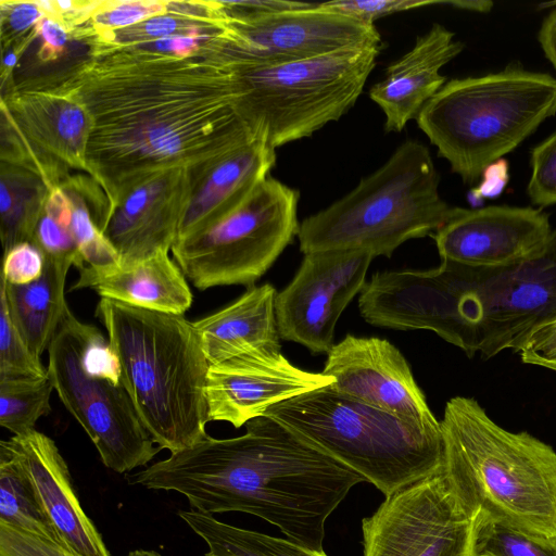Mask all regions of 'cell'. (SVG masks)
<instances>
[{
    "label": "cell",
    "mask_w": 556,
    "mask_h": 556,
    "mask_svg": "<svg viewBox=\"0 0 556 556\" xmlns=\"http://www.w3.org/2000/svg\"><path fill=\"white\" fill-rule=\"evenodd\" d=\"M300 193L269 175L233 212L177 241L172 253L187 280L204 291L252 287L298 236Z\"/></svg>",
    "instance_id": "cell-10"
},
{
    "label": "cell",
    "mask_w": 556,
    "mask_h": 556,
    "mask_svg": "<svg viewBox=\"0 0 556 556\" xmlns=\"http://www.w3.org/2000/svg\"><path fill=\"white\" fill-rule=\"evenodd\" d=\"M191 192L189 170L173 168L148 178L121 200L103 235L122 263L172 250Z\"/></svg>",
    "instance_id": "cell-19"
},
{
    "label": "cell",
    "mask_w": 556,
    "mask_h": 556,
    "mask_svg": "<svg viewBox=\"0 0 556 556\" xmlns=\"http://www.w3.org/2000/svg\"><path fill=\"white\" fill-rule=\"evenodd\" d=\"M230 439L207 435L128 476L130 484L175 491L203 514L239 511L288 540L325 553L329 516L364 478L267 416Z\"/></svg>",
    "instance_id": "cell-2"
},
{
    "label": "cell",
    "mask_w": 556,
    "mask_h": 556,
    "mask_svg": "<svg viewBox=\"0 0 556 556\" xmlns=\"http://www.w3.org/2000/svg\"><path fill=\"white\" fill-rule=\"evenodd\" d=\"M1 29L3 46L20 35L33 33L46 16L36 1H1Z\"/></svg>",
    "instance_id": "cell-39"
},
{
    "label": "cell",
    "mask_w": 556,
    "mask_h": 556,
    "mask_svg": "<svg viewBox=\"0 0 556 556\" xmlns=\"http://www.w3.org/2000/svg\"><path fill=\"white\" fill-rule=\"evenodd\" d=\"M358 308L370 325L431 330L468 357L517 353L556 318V229L542 254L508 266L441 261L429 270L378 271L361 291Z\"/></svg>",
    "instance_id": "cell-3"
},
{
    "label": "cell",
    "mask_w": 556,
    "mask_h": 556,
    "mask_svg": "<svg viewBox=\"0 0 556 556\" xmlns=\"http://www.w3.org/2000/svg\"><path fill=\"white\" fill-rule=\"evenodd\" d=\"M431 4H442L437 0H333L323 2L331 11L355 18L364 24L374 25L375 21L402 11H408Z\"/></svg>",
    "instance_id": "cell-36"
},
{
    "label": "cell",
    "mask_w": 556,
    "mask_h": 556,
    "mask_svg": "<svg viewBox=\"0 0 556 556\" xmlns=\"http://www.w3.org/2000/svg\"><path fill=\"white\" fill-rule=\"evenodd\" d=\"M0 448L27 477L64 549L74 556H111L81 508L67 464L52 439L35 429L2 440Z\"/></svg>",
    "instance_id": "cell-18"
},
{
    "label": "cell",
    "mask_w": 556,
    "mask_h": 556,
    "mask_svg": "<svg viewBox=\"0 0 556 556\" xmlns=\"http://www.w3.org/2000/svg\"><path fill=\"white\" fill-rule=\"evenodd\" d=\"M334 390L404 420L440 428L405 357L388 340L348 334L327 354L321 371Z\"/></svg>",
    "instance_id": "cell-16"
},
{
    "label": "cell",
    "mask_w": 556,
    "mask_h": 556,
    "mask_svg": "<svg viewBox=\"0 0 556 556\" xmlns=\"http://www.w3.org/2000/svg\"><path fill=\"white\" fill-rule=\"evenodd\" d=\"M264 416L353 469L384 496L443 467L441 427L404 420L331 384L278 403Z\"/></svg>",
    "instance_id": "cell-7"
},
{
    "label": "cell",
    "mask_w": 556,
    "mask_h": 556,
    "mask_svg": "<svg viewBox=\"0 0 556 556\" xmlns=\"http://www.w3.org/2000/svg\"><path fill=\"white\" fill-rule=\"evenodd\" d=\"M46 376L48 368L28 349L0 296V378Z\"/></svg>",
    "instance_id": "cell-34"
},
{
    "label": "cell",
    "mask_w": 556,
    "mask_h": 556,
    "mask_svg": "<svg viewBox=\"0 0 556 556\" xmlns=\"http://www.w3.org/2000/svg\"><path fill=\"white\" fill-rule=\"evenodd\" d=\"M439 182L428 148L407 139L353 190L301 222L300 250L390 257L402 243L431 236L448 218L453 207L440 197Z\"/></svg>",
    "instance_id": "cell-8"
},
{
    "label": "cell",
    "mask_w": 556,
    "mask_h": 556,
    "mask_svg": "<svg viewBox=\"0 0 556 556\" xmlns=\"http://www.w3.org/2000/svg\"><path fill=\"white\" fill-rule=\"evenodd\" d=\"M54 387L46 377L0 378V425L14 435L35 430L39 418L51 412Z\"/></svg>",
    "instance_id": "cell-29"
},
{
    "label": "cell",
    "mask_w": 556,
    "mask_h": 556,
    "mask_svg": "<svg viewBox=\"0 0 556 556\" xmlns=\"http://www.w3.org/2000/svg\"><path fill=\"white\" fill-rule=\"evenodd\" d=\"M555 114L556 78L510 64L447 81L416 122L452 172L471 185Z\"/></svg>",
    "instance_id": "cell-6"
},
{
    "label": "cell",
    "mask_w": 556,
    "mask_h": 556,
    "mask_svg": "<svg viewBox=\"0 0 556 556\" xmlns=\"http://www.w3.org/2000/svg\"><path fill=\"white\" fill-rule=\"evenodd\" d=\"M72 266L70 261L45 257L43 273L34 282L14 286L1 278L0 296L10 318L28 349L39 358L48 351L68 307L65 281Z\"/></svg>",
    "instance_id": "cell-25"
},
{
    "label": "cell",
    "mask_w": 556,
    "mask_h": 556,
    "mask_svg": "<svg viewBox=\"0 0 556 556\" xmlns=\"http://www.w3.org/2000/svg\"><path fill=\"white\" fill-rule=\"evenodd\" d=\"M440 424L442 471L463 506L486 522L556 540V451L502 428L472 397H452Z\"/></svg>",
    "instance_id": "cell-4"
},
{
    "label": "cell",
    "mask_w": 556,
    "mask_h": 556,
    "mask_svg": "<svg viewBox=\"0 0 556 556\" xmlns=\"http://www.w3.org/2000/svg\"><path fill=\"white\" fill-rule=\"evenodd\" d=\"M442 4H448L457 9L473 11L479 13L490 12L493 8V2L489 0H452L442 1Z\"/></svg>",
    "instance_id": "cell-43"
},
{
    "label": "cell",
    "mask_w": 556,
    "mask_h": 556,
    "mask_svg": "<svg viewBox=\"0 0 556 556\" xmlns=\"http://www.w3.org/2000/svg\"><path fill=\"white\" fill-rule=\"evenodd\" d=\"M36 34L41 38V46L37 53L40 62L59 59L64 52L71 37L70 29L56 17L45 16L36 26Z\"/></svg>",
    "instance_id": "cell-41"
},
{
    "label": "cell",
    "mask_w": 556,
    "mask_h": 556,
    "mask_svg": "<svg viewBox=\"0 0 556 556\" xmlns=\"http://www.w3.org/2000/svg\"><path fill=\"white\" fill-rule=\"evenodd\" d=\"M275 163L276 149L260 137L219 160L192 186L176 242L208 229L238 208Z\"/></svg>",
    "instance_id": "cell-21"
},
{
    "label": "cell",
    "mask_w": 556,
    "mask_h": 556,
    "mask_svg": "<svg viewBox=\"0 0 556 556\" xmlns=\"http://www.w3.org/2000/svg\"><path fill=\"white\" fill-rule=\"evenodd\" d=\"M227 30L188 56L88 42L80 62L30 87L68 97L91 122L86 173L111 214L148 178L186 168L194 178L254 135L237 108Z\"/></svg>",
    "instance_id": "cell-1"
},
{
    "label": "cell",
    "mask_w": 556,
    "mask_h": 556,
    "mask_svg": "<svg viewBox=\"0 0 556 556\" xmlns=\"http://www.w3.org/2000/svg\"><path fill=\"white\" fill-rule=\"evenodd\" d=\"M548 214L530 206L453 207L431 235L441 261L501 267L542 254L553 235Z\"/></svg>",
    "instance_id": "cell-15"
},
{
    "label": "cell",
    "mask_w": 556,
    "mask_h": 556,
    "mask_svg": "<svg viewBox=\"0 0 556 556\" xmlns=\"http://www.w3.org/2000/svg\"><path fill=\"white\" fill-rule=\"evenodd\" d=\"M517 353L526 364L556 371V318L538 327Z\"/></svg>",
    "instance_id": "cell-40"
},
{
    "label": "cell",
    "mask_w": 556,
    "mask_h": 556,
    "mask_svg": "<svg viewBox=\"0 0 556 556\" xmlns=\"http://www.w3.org/2000/svg\"><path fill=\"white\" fill-rule=\"evenodd\" d=\"M1 109L47 154L86 172L91 122L81 104L56 92L23 86L2 96Z\"/></svg>",
    "instance_id": "cell-22"
},
{
    "label": "cell",
    "mask_w": 556,
    "mask_h": 556,
    "mask_svg": "<svg viewBox=\"0 0 556 556\" xmlns=\"http://www.w3.org/2000/svg\"><path fill=\"white\" fill-rule=\"evenodd\" d=\"M45 256L31 242H22L3 254L1 278L9 285L23 286L39 279Z\"/></svg>",
    "instance_id": "cell-37"
},
{
    "label": "cell",
    "mask_w": 556,
    "mask_h": 556,
    "mask_svg": "<svg viewBox=\"0 0 556 556\" xmlns=\"http://www.w3.org/2000/svg\"><path fill=\"white\" fill-rule=\"evenodd\" d=\"M167 11V1H102L88 20L89 26L74 29L76 37L122 30Z\"/></svg>",
    "instance_id": "cell-33"
},
{
    "label": "cell",
    "mask_w": 556,
    "mask_h": 556,
    "mask_svg": "<svg viewBox=\"0 0 556 556\" xmlns=\"http://www.w3.org/2000/svg\"><path fill=\"white\" fill-rule=\"evenodd\" d=\"M372 256L361 251L304 254L291 282L275 300L280 339L304 345L312 354H328L337 321L363 290Z\"/></svg>",
    "instance_id": "cell-14"
},
{
    "label": "cell",
    "mask_w": 556,
    "mask_h": 556,
    "mask_svg": "<svg viewBox=\"0 0 556 556\" xmlns=\"http://www.w3.org/2000/svg\"><path fill=\"white\" fill-rule=\"evenodd\" d=\"M96 317L121 365V382L159 447L176 453L205 439L210 367L193 324L101 298Z\"/></svg>",
    "instance_id": "cell-5"
},
{
    "label": "cell",
    "mask_w": 556,
    "mask_h": 556,
    "mask_svg": "<svg viewBox=\"0 0 556 556\" xmlns=\"http://www.w3.org/2000/svg\"><path fill=\"white\" fill-rule=\"evenodd\" d=\"M228 17L227 52L242 65H269L382 47L375 25L331 11L323 3L305 2L285 11Z\"/></svg>",
    "instance_id": "cell-13"
},
{
    "label": "cell",
    "mask_w": 556,
    "mask_h": 556,
    "mask_svg": "<svg viewBox=\"0 0 556 556\" xmlns=\"http://www.w3.org/2000/svg\"><path fill=\"white\" fill-rule=\"evenodd\" d=\"M381 47L236 68V108L257 137L277 149L340 119L361 96Z\"/></svg>",
    "instance_id": "cell-9"
},
{
    "label": "cell",
    "mask_w": 556,
    "mask_h": 556,
    "mask_svg": "<svg viewBox=\"0 0 556 556\" xmlns=\"http://www.w3.org/2000/svg\"><path fill=\"white\" fill-rule=\"evenodd\" d=\"M127 556H162L160 553L152 551V549H135L131 551ZM204 556H226V555H217L212 552H207Z\"/></svg>",
    "instance_id": "cell-44"
},
{
    "label": "cell",
    "mask_w": 556,
    "mask_h": 556,
    "mask_svg": "<svg viewBox=\"0 0 556 556\" xmlns=\"http://www.w3.org/2000/svg\"><path fill=\"white\" fill-rule=\"evenodd\" d=\"M454 33L441 24L418 36L414 47L386 68L371 86L369 98L384 114V130L400 132L446 84L440 70L464 49Z\"/></svg>",
    "instance_id": "cell-20"
},
{
    "label": "cell",
    "mask_w": 556,
    "mask_h": 556,
    "mask_svg": "<svg viewBox=\"0 0 556 556\" xmlns=\"http://www.w3.org/2000/svg\"><path fill=\"white\" fill-rule=\"evenodd\" d=\"M50 189L33 172L1 162V241L3 254L31 242L45 212Z\"/></svg>",
    "instance_id": "cell-26"
},
{
    "label": "cell",
    "mask_w": 556,
    "mask_h": 556,
    "mask_svg": "<svg viewBox=\"0 0 556 556\" xmlns=\"http://www.w3.org/2000/svg\"><path fill=\"white\" fill-rule=\"evenodd\" d=\"M178 516L208 546L226 556H328L307 549L288 539L238 528L197 510H180Z\"/></svg>",
    "instance_id": "cell-27"
},
{
    "label": "cell",
    "mask_w": 556,
    "mask_h": 556,
    "mask_svg": "<svg viewBox=\"0 0 556 556\" xmlns=\"http://www.w3.org/2000/svg\"><path fill=\"white\" fill-rule=\"evenodd\" d=\"M538 39L545 58L556 68V8L543 20Z\"/></svg>",
    "instance_id": "cell-42"
},
{
    "label": "cell",
    "mask_w": 556,
    "mask_h": 556,
    "mask_svg": "<svg viewBox=\"0 0 556 556\" xmlns=\"http://www.w3.org/2000/svg\"><path fill=\"white\" fill-rule=\"evenodd\" d=\"M331 377L309 372L280 353L243 354L210 365L205 397L210 421L235 428L264 416L283 401L333 383Z\"/></svg>",
    "instance_id": "cell-17"
},
{
    "label": "cell",
    "mask_w": 556,
    "mask_h": 556,
    "mask_svg": "<svg viewBox=\"0 0 556 556\" xmlns=\"http://www.w3.org/2000/svg\"><path fill=\"white\" fill-rule=\"evenodd\" d=\"M96 328L77 319L67 307L48 348V375L102 463L123 473L146 466L161 448L154 446L123 383L86 371L84 352Z\"/></svg>",
    "instance_id": "cell-11"
},
{
    "label": "cell",
    "mask_w": 556,
    "mask_h": 556,
    "mask_svg": "<svg viewBox=\"0 0 556 556\" xmlns=\"http://www.w3.org/2000/svg\"><path fill=\"white\" fill-rule=\"evenodd\" d=\"M483 522L441 470L386 496L363 518L364 556H476Z\"/></svg>",
    "instance_id": "cell-12"
},
{
    "label": "cell",
    "mask_w": 556,
    "mask_h": 556,
    "mask_svg": "<svg viewBox=\"0 0 556 556\" xmlns=\"http://www.w3.org/2000/svg\"><path fill=\"white\" fill-rule=\"evenodd\" d=\"M0 522L60 545L59 538L41 509L27 477L14 459L1 448Z\"/></svg>",
    "instance_id": "cell-28"
},
{
    "label": "cell",
    "mask_w": 556,
    "mask_h": 556,
    "mask_svg": "<svg viewBox=\"0 0 556 556\" xmlns=\"http://www.w3.org/2000/svg\"><path fill=\"white\" fill-rule=\"evenodd\" d=\"M276 289L250 287L240 298L193 324L210 365L243 354L280 353Z\"/></svg>",
    "instance_id": "cell-24"
},
{
    "label": "cell",
    "mask_w": 556,
    "mask_h": 556,
    "mask_svg": "<svg viewBox=\"0 0 556 556\" xmlns=\"http://www.w3.org/2000/svg\"><path fill=\"white\" fill-rule=\"evenodd\" d=\"M85 288L104 299L177 315H184L193 301L187 278L168 252L109 269L84 267L71 291Z\"/></svg>",
    "instance_id": "cell-23"
},
{
    "label": "cell",
    "mask_w": 556,
    "mask_h": 556,
    "mask_svg": "<svg viewBox=\"0 0 556 556\" xmlns=\"http://www.w3.org/2000/svg\"><path fill=\"white\" fill-rule=\"evenodd\" d=\"M527 193L540 208L556 204V131L535 146L530 156Z\"/></svg>",
    "instance_id": "cell-35"
},
{
    "label": "cell",
    "mask_w": 556,
    "mask_h": 556,
    "mask_svg": "<svg viewBox=\"0 0 556 556\" xmlns=\"http://www.w3.org/2000/svg\"><path fill=\"white\" fill-rule=\"evenodd\" d=\"M0 556H74L59 544L0 522Z\"/></svg>",
    "instance_id": "cell-38"
},
{
    "label": "cell",
    "mask_w": 556,
    "mask_h": 556,
    "mask_svg": "<svg viewBox=\"0 0 556 556\" xmlns=\"http://www.w3.org/2000/svg\"><path fill=\"white\" fill-rule=\"evenodd\" d=\"M476 556H556V540L484 521L479 529Z\"/></svg>",
    "instance_id": "cell-32"
},
{
    "label": "cell",
    "mask_w": 556,
    "mask_h": 556,
    "mask_svg": "<svg viewBox=\"0 0 556 556\" xmlns=\"http://www.w3.org/2000/svg\"><path fill=\"white\" fill-rule=\"evenodd\" d=\"M67 178L60 187L72 202L71 229L85 267L109 269L119 266L122 261L117 251L94 224L84 195Z\"/></svg>",
    "instance_id": "cell-31"
},
{
    "label": "cell",
    "mask_w": 556,
    "mask_h": 556,
    "mask_svg": "<svg viewBox=\"0 0 556 556\" xmlns=\"http://www.w3.org/2000/svg\"><path fill=\"white\" fill-rule=\"evenodd\" d=\"M72 202L62 187L50 190L45 212L31 243L45 257L70 261L79 270L85 267L71 229Z\"/></svg>",
    "instance_id": "cell-30"
}]
</instances>
